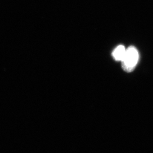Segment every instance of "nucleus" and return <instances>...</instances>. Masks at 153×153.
Returning a JSON list of instances; mask_svg holds the SVG:
<instances>
[{
  "label": "nucleus",
  "instance_id": "1",
  "mask_svg": "<svg viewBox=\"0 0 153 153\" xmlns=\"http://www.w3.org/2000/svg\"><path fill=\"white\" fill-rule=\"evenodd\" d=\"M139 55L135 47H130L126 49L123 59L121 60L122 67L124 71L130 72L135 68L138 62Z\"/></svg>",
  "mask_w": 153,
  "mask_h": 153
},
{
  "label": "nucleus",
  "instance_id": "2",
  "mask_svg": "<svg viewBox=\"0 0 153 153\" xmlns=\"http://www.w3.org/2000/svg\"><path fill=\"white\" fill-rule=\"evenodd\" d=\"M126 49L123 45H119L113 52V57L117 61H121L125 54Z\"/></svg>",
  "mask_w": 153,
  "mask_h": 153
}]
</instances>
